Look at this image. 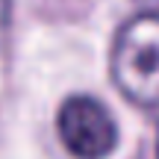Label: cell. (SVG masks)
<instances>
[{"label": "cell", "mask_w": 159, "mask_h": 159, "mask_svg": "<svg viewBox=\"0 0 159 159\" xmlns=\"http://www.w3.org/2000/svg\"><path fill=\"white\" fill-rule=\"evenodd\" d=\"M112 80L136 106L159 109V12H139L112 41Z\"/></svg>", "instance_id": "cell-1"}, {"label": "cell", "mask_w": 159, "mask_h": 159, "mask_svg": "<svg viewBox=\"0 0 159 159\" xmlns=\"http://www.w3.org/2000/svg\"><path fill=\"white\" fill-rule=\"evenodd\" d=\"M56 130L68 153L77 159H103L118 144V124L112 112L91 94H71L59 106Z\"/></svg>", "instance_id": "cell-2"}, {"label": "cell", "mask_w": 159, "mask_h": 159, "mask_svg": "<svg viewBox=\"0 0 159 159\" xmlns=\"http://www.w3.org/2000/svg\"><path fill=\"white\" fill-rule=\"evenodd\" d=\"M9 24V0H0V30Z\"/></svg>", "instance_id": "cell-3"}, {"label": "cell", "mask_w": 159, "mask_h": 159, "mask_svg": "<svg viewBox=\"0 0 159 159\" xmlns=\"http://www.w3.org/2000/svg\"><path fill=\"white\" fill-rule=\"evenodd\" d=\"M148 6H150V12H159V0H148Z\"/></svg>", "instance_id": "cell-4"}, {"label": "cell", "mask_w": 159, "mask_h": 159, "mask_svg": "<svg viewBox=\"0 0 159 159\" xmlns=\"http://www.w3.org/2000/svg\"><path fill=\"white\" fill-rule=\"evenodd\" d=\"M156 159H159V133H156Z\"/></svg>", "instance_id": "cell-5"}]
</instances>
